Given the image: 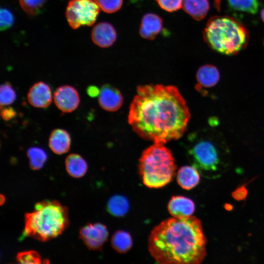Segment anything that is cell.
<instances>
[{
  "label": "cell",
  "instance_id": "28",
  "mask_svg": "<svg viewBox=\"0 0 264 264\" xmlns=\"http://www.w3.org/2000/svg\"><path fill=\"white\" fill-rule=\"evenodd\" d=\"M14 22L13 14L10 10L5 8H1L0 11V28L4 31L10 28Z\"/></svg>",
  "mask_w": 264,
  "mask_h": 264
},
{
  "label": "cell",
  "instance_id": "30",
  "mask_svg": "<svg viewBox=\"0 0 264 264\" xmlns=\"http://www.w3.org/2000/svg\"><path fill=\"white\" fill-rule=\"evenodd\" d=\"M0 116L4 120L9 121L16 116V111L11 107L0 106Z\"/></svg>",
  "mask_w": 264,
  "mask_h": 264
},
{
  "label": "cell",
  "instance_id": "26",
  "mask_svg": "<svg viewBox=\"0 0 264 264\" xmlns=\"http://www.w3.org/2000/svg\"><path fill=\"white\" fill-rule=\"evenodd\" d=\"M17 261L20 264H41V258L39 254L35 251H22L17 254Z\"/></svg>",
  "mask_w": 264,
  "mask_h": 264
},
{
  "label": "cell",
  "instance_id": "14",
  "mask_svg": "<svg viewBox=\"0 0 264 264\" xmlns=\"http://www.w3.org/2000/svg\"><path fill=\"white\" fill-rule=\"evenodd\" d=\"M163 26V20L158 15L149 13L145 14L141 21L139 33L141 37L154 40Z\"/></svg>",
  "mask_w": 264,
  "mask_h": 264
},
{
  "label": "cell",
  "instance_id": "15",
  "mask_svg": "<svg viewBox=\"0 0 264 264\" xmlns=\"http://www.w3.org/2000/svg\"><path fill=\"white\" fill-rule=\"evenodd\" d=\"M196 78L198 83L196 88L200 91L202 88H209L215 86L220 80V74L215 66L205 65L198 69Z\"/></svg>",
  "mask_w": 264,
  "mask_h": 264
},
{
  "label": "cell",
  "instance_id": "33",
  "mask_svg": "<svg viewBox=\"0 0 264 264\" xmlns=\"http://www.w3.org/2000/svg\"><path fill=\"white\" fill-rule=\"evenodd\" d=\"M220 0H215V5L218 10L220 8Z\"/></svg>",
  "mask_w": 264,
  "mask_h": 264
},
{
  "label": "cell",
  "instance_id": "3",
  "mask_svg": "<svg viewBox=\"0 0 264 264\" xmlns=\"http://www.w3.org/2000/svg\"><path fill=\"white\" fill-rule=\"evenodd\" d=\"M68 225L67 208L57 201L44 200L25 214L22 236L44 242L60 235Z\"/></svg>",
  "mask_w": 264,
  "mask_h": 264
},
{
  "label": "cell",
  "instance_id": "29",
  "mask_svg": "<svg viewBox=\"0 0 264 264\" xmlns=\"http://www.w3.org/2000/svg\"><path fill=\"white\" fill-rule=\"evenodd\" d=\"M156 1L163 10L173 12L182 7L183 0H156Z\"/></svg>",
  "mask_w": 264,
  "mask_h": 264
},
{
  "label": "cell",
  "instance_id": "8",
  "mask_svg": "<svg viewBox=\"0 0 264 264\" xmlns=\"http://www.w3.org/2000/svg\"><path fill=\"white\" fill-rule=\"evenodd\" d=\"M79 236L88 248L98 250L101 249L107 241L109 232L103 224L89 223L80 229Z\"/></svg>",
  "mask_w": 264,
  "mask_h": 264
},
{
  "label": "cell",
  "instance_id": "9",
  "mask_svg": "<svg viewBox=\"0 0 264 264\" xmlns=\"http://www.w3.org/2000/svg\"><path fill=\"white\" fill-rule=\"evenodd\" d=\"M53 99L58 109L66 113L74 111L79 106L80 102V96L77 89L67 85L58 87L54 93Z\"/></svg>",
  "mask_w": 264,
  "mask_h": 264
},
{
  "label": "cell",
  "instance_id": "7",
  "mask_svg": "<svg viewBox=\"0 0 264 264\" xmlns=\"http://www.w3.org/2000/svg\"><path fill=\"white\" fill-rule=\"evenodd\" d=\"M100 9L94 0H69L66 11V20L74 29L90 26L96 22Z\"/></svg>",
  "mask_w": 264,
  "mask_h": 264
},
{
  "label": "cell",
  "instance_id": "12",
  "mask_svg": "<svg viewBox=\"0 0 264 264\" xmlns=\"http://www.w3.org/2000/svg\"><path fill=\"white\" fill-rule=\"evenodd\" d=\"M91 38L95 44L100 47L106 48L111 46L115 42L117 33L110 23L102 22L92 28Z\"/></svg>",
  "mask_w": 264,
  "mask_h": 264
},
{
  "label": "cell",
  "instance_id": "24",
  "mask_svg": "<svg viewBox=\"0 0 264 264\" xmlns=\"http://www.w3.org/2000/svg\"><path fill=\"white\" fill-rule=\"evenodd\" d=\"M16 92L8 82L1 84L0 88V106H9L16 99Z\"/></svg>",
  "mask_w": 264,
  "mask_h": 264
},
{
  "label": "cell",
  "instance_id": "27",
  "mask_svg": "<svg viewBox=\"0 0 264 264\" xmlns=\"http://www.w3.org/2000/svg\"><path fill=\"white\" fill-rule=\"evenodd\" d=\"M105 12L113 13L122 7L123 0H94Z\"/></svg>",
  "mask_w": 264,
  "mask_h": 264
},
{
  "label": "cell",
  "instance_id": "31",
  "mask_svg": "<svg viewBox=\"0 0 264 264\" xmlns=\"http://www.w3.org/2000/svg\"><path fill=\"white\" fill-rule=\"evenodd\" d=\"M247 194V191L245 186L242 185L232 193V197L236 200L244 199Z\"/></svg>",
  "mask_w": 264,
  "mask_h": 264
},
{
  "label": "cell",
  "instance_id": "2",
  "mask_svg": "<svg viewBox=\"0 0 264 264\" xmlns=\"http://www.w3.org/2000/svg\"><path fill=\"white\" fill-rule=\"evenodd\" d=\"M206 240L201 222L194 216L173 217L155 226L148 239V250L161 264H198L205 258Z\"/></svg>",
  "mask_w": 264,
  "mask_h": 264
},
{
  "label": "cell",
  "instance_id": "20",
  "mask_svg": "<svg viewBox=\"0 0 264 264\" xmlns=\"http://www.w3.org/2000/svg\"><path fill=\"white\" fill-rule=\"evenodd\" d=\"M129 207V201L126 197L116 195L109 199L107 209L109 213L112 216L121 217L128 213Z\"/></svg>",
  "mask_w": 264,
  "mask_h": 264
},
{
  "label": "cell",
  "instance_id": "35",
  "mask_svg": "<svg viewBox=\"0 0 264 264\" xmlns=\"http://www.w3.org/2000/svg\"><path fill=\"white\" fill-rule=\"evenodd\" d=\"M225 206H226V207L225 208L227 210H231L232 208V206L231 205H230V204H227V206L225 205Z\"/></svg>",
  "mask_w": 264,
  "mask_h": 264
},
{
  "label": "cell",
  "instance_id": "4",
  "mask_svg": "<svg viewBox=\"0 0 264 264\" xmlns=\"http://www.w3.org/2000/svg\"><path fill=\"white\" fill-rule=\"evenodd\" d=\"M204 41L214 51L233 55L245 49L249 33L244 25L228 16H216L207 22L203 32Z\"/></svg>",
  "mask_w": 264,
  "mask_h": 264
},
{
  "label": "cell",
  "instance_id": "25",
  "mask_svg": "<svg viewBox=\"0 0 264 264\" xmlns=\"http://www.w3.org/2000/svg\"><path fill=\"white\" fill-rule=\"evenodd\" d=\"M45 1V0H19V3L25 13L30 16H35L39 13Z\"/></svg>",
  "mask_w": 264,
  "mask_h": 264
},
{
  "label": "cell",
  "instance_id": "34",
  "mask_svg": "<svg viewBox=\"0 0 264 264\" xmlns=\"http://www.w3.org/2000/svg\"><path fill=\"white\" fill-rule=\"evenodd\" d=\"M261 17L262 18V21L264 22V8H263L261 12Z\"/></svg>",
  "mask_w": 264,
  "mask_h": 264
},
{
  "label": "cell",
  "instance_id": "5",
  "mask_svg": "<svg viewBox=\"0 0 264 264\" xmlns=\"http://www.w3.org/2000/svg\"><path fill=\"white\" fill-rule=\"evenodd\" d=\"M176 165L171 151L163 144L154 143L145 149L139 160L138 171L147 187L158 188L170 182Z\"/></svg>",
  "mask_w": 264,
  "mask_h": 264
},
{
  "label": "cell",
  "instance_id": "6",
  "mask_svg": "<svg viewBox=\"0 0 264 264\" xmlns=\"http://www.w3.org/2000/svg\"><path fill=\"white\" fill-rule=\"evenodd\" d=\"M191 135L192 144L188 153L193 166L201 172L213 173L219 170L225 147L221 138L216 133Z\"/></svg>",
  "mask_w": 264,
  "mask_h": 264
},
{
  "label": "cell",
  "instance_id": "23",
  "mask_svg": "<svg viewBox=\"0 0 264 264\" xmlns=\"http://www.w3.org/2000/svg\"><path fill=\"white\" fill-rule=\"evenodd\" d=\"M227 2L234 10L252 14L257 13L260 5L258 0H227Z\"/></svg>",
  "mask_w": 264,
  "mask_h": 264
},
{
  "label": "cell",
  "instance_id": "19",
  "mask_svg": "<svg viewBox=\"0 0 264 264\" xmlns=\"http://www.w3.org/2000/svg\"><path fill=\"white\" fill-rule=\"evenodd\" d=\"M65 166L68 174L75 178L84 176L88 170L86 160L79 154H71L65 160Z\"/></svg>",
  "mask_w": 264,
  "mask_h": 264
},
{
  "label": "cell",
  "instance_id": "32",
  "mask_svg": "<svg viewBox=\"0 0 264 264\" xmlns=\"http://www.w3.org/2000/svg\"><path fill=\"white\" fill-rule=\"evenodd\" d=\"M100 89L95 86H89L87 88V92L88 94L91 97H95L99 96Z\"/></svg>",
  "mask_w": 264,
  "mask_h": 264
},
{
  "label": "cell",
  "instance_id": "18",
  "mask_svg": "<svg viewBox=\"0 0 264 264\" xmlns=\"http://www.w3.org/2000/svg\"><path fill=\"white\" fill-rule=\"evenodd\" d=\"M183 10L197 21H201L206 16L209 9L208 0H183Z\"/></svg>",
  "mask_w": 264,
  "mask_h": 264
},
{
  "label": "cell",
  "instance_id": "22",
  "mask_svg": "<svg viewBox=\"0 0 264 264\" xmlns=\"http://www.w3.org/2000/svg\"><path fill=\"white\" fill-rule=\"evenodd\" d=\"M29 166L32 170H37L43 167L47 158L46 152L37 147H30L27 150Z\"/></svg>",
  "mask_w": 264,
  "mask_h": 264
},
{
  "label": "cell",
  "instance_id": "16",
  "mask_svg": "<svg viewBox=\"0 0 264 264\" xmlns=\"http://www.w3.org/2000/svg\"><path fill=\"white\" fill-rule=\"evenodd\" d=\"M48 145L51 150L57 154L67 153L71 145L69 133L63 129H54L49 135Z\"/></svg>",
  "mask_w": 264,
  "mask_h": 264
},
{
  "label": "cell",
  "instance_id": "21",
  "mask_svg": "<svg viewBox=\"0 0 264 264\" xmlns=\"http://www.w3.org/2000/svg\"><path fill=\"white\" fill-rule=\"evenodd\" d=\"M111 244L113 249L117 252L127 253L132 246V237L127 231L118 230L111 237Z\"/></svg>",
  "mask_w": 264,
  "mask_h": 264
},
{
  "label": "cell",
  "instance_id": "13",
  "mask_svg": "<svg viewBox=\"0 0 264 264\" xmlns=\"http://www.w3.org/2000/svg\"><path fill=\"white\" fill-rule=\"evenodd\" d=\"M195 209V205L193 201L184 196L172 197L168 204L169 213L173 217L176 218L190 217L194 212Z\"/></svg>",
  "mask_w": 264,
  "mask_h": 264
},
{
  "label": "cell",
  "instance_id": "11",
  "mask_svg": "<svg viewBox=\"0 0 264 264\" xmlns=\"http://www.w3.org/2000/svg\"><path fill=\"white\" fill-rule=\"evenodd\" d=\"M123 97L120 91L110 84L103 85L98 97L101 108L108 111H115L122 105Z\"/></svg>",
  "mask_w": 264,
  "mask_h": 264
},
{
  "label": "cell",
  "instance_id": "1",
  "mask_svg": "<svg viewBox=\"0 0 264 264\" xmlns=\"http://www.w3.org/2000/svg\"><path fill=\"white\" fill-rule=\"evenodd\" d=\"M190 118L186 102L176 87L148 85L137 87L128 121L141 138L164 144L182 136Z\"/></svg>",
  "mask_w": 264,
  "mask_h": 264
},
{
  "label": "cell",
  "instance_id": "10",
  "mask_svg": "<svg viewBox=\"0 0 264 264\" xmlns=\"http://www.w3.org/2000/svg\"><path fill=\"white\" fill-rule=\"evenodd\" d=\"M27 98L29 103L33 107L47 108L52 100L51 89L47 84L43 81L38 82L29 88Z\"/></svg>",
  "mask_w": 264,
  "mask_h": 264
},
{
  "label": "cell",
  "instance_id": "17",
  "mask_svg": "<svg viewBox=\"0 0 264 264\" xmlns=\"http://www.w3.org/2000/svg\"><path fill=\"white\" fill-rule=\"evenodd\" d=\"M176 179L181 187L190 190L198 184L200 176L198 170L194 166H184L178 170Z\"/></svg>",
  "mask_w": 264,
  "mask_h": 264
},
{
  "label": "cell",
  "instance_id": "36",
  "mask_svg": "<svg viewBox=\"0 0 264 264\" xmlns=\"http://www.w3.org/2000/svg\"></svg>",
  "mask_w": 264,
  "mask_h": 264
}]
</instances>
